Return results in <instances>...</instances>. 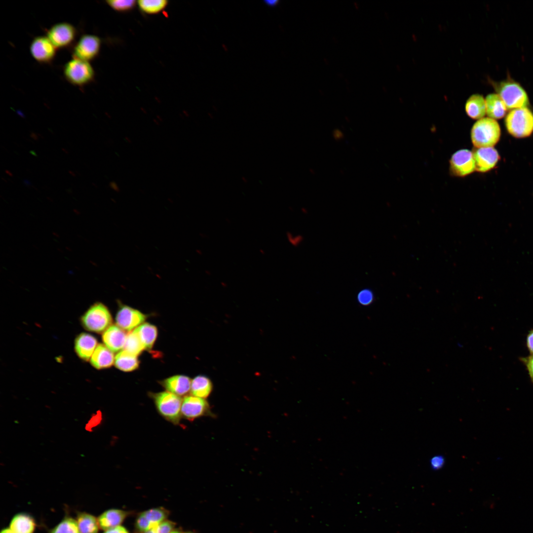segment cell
I'll return each mask as SVG.
<instances>
[{"label":"cell","mask_w":533,"mask_h":533,"mask_svg":"<svg viewBox=\"0 0 533 533\" xmlns=\"http://www.w3.org/2000/svg\"><path fill=\"white\" fill-rule=\"evenodd\" d=\"M500 128L498 123L490 117L478 120L471 130V139L476 148L493 147L499 141Z\"/></svg>","instance_id":"1"},{"label":"cell","mask_w":533,"mask_h":533,"mask_svg":"<svg viewBox=\"0 0 533 533\" xmlns=\"http://www.w3.org/2000/svg\"><path fill=\"white\" fill-rule=\"evenodd\" d=\"M156 409L164 419L174 424H179L181 419L183 400L177 395L168 391L150 393Z\"/></svg>","instance_id":"2"},{"label":"cell","mask_w":533,"mask_h":533,"mask_svg":"<svg viewBox=\"0 0 533 533\" xmlns=\"http://www.w3.org/2000/svg\"><path fill=\"white\" fill-rule=\"evenodd\" d=\"M506 129L512 136L523 138L533 132V113L527 108L512 110L505 119Z\"/></svg>","instance_id":"3"},{"label":"cell","mask_w":533,"mask_h":533,"mask_svg":"<svg viewBox=\"0 0 533 533\" xmlns=\"http://www.w3.org/2000/svg\"><path fill=\"white\" fill-rule=\"evenodd\" d=\"M63 72L68 82L79 87L90 84L95 76V70L89 62L73 57L65 64Z\"/></svg>","instance_id":"4"},{"label":"cell","mask_w":533,"mask_h":533,"mask_svg":"<svg viewBox=\"0 0 533 533\" xmlns=\"http://www.w3.org/2000/svg\"><path fill=\"white\" fill-rule=\"evenodd\" d=\"M112 321L109 310L101 303L91 305L81 318V324L86 330L97 333L104 332Z\"/></svg>","instance_id":"5"},{"label":"cell","mask_w":533,"mask_h":533,"mask_svg":"<svg viewBox=\"0 0 533 533\" xmlns=\"http://www.w3.org/2000/svg\"><path fill=\"white\" fill-rule=\"evenodd\" d=\"M495 87L507 110L527 108L529 105L527 94L519 83L504 81L496 84Z\"/></svg>","instance_id":"6"},{"label":"cell","mask_w":533,"mask_h":533,"mask_svg":"<svg viewBox=\"0 0 533 533\" xmlns=\"http://www.w3.org/2000/svg\"><path fill=\"white\" fill-rule=\"evenodd\" d=\"M77 31L72 24L59 22L52 25L45 31V36L57 49L66 48L75 44Z\"/></svg>","instance_id":"7"},{"label":"cell","mask_w":533,"mask_h":533,"mask_svg":"<svg viewBox=\"0 0 533 533\" xmlns=\"http://www.w3.org/2000/svg\"><path fill=\"white\" fill-rule=\"evenodd\" d=\"M101 38L92 34H83L72 48V57L90 62L99 55L101 47Z\"/></svg>","instance_id":"8"},{"label":"cell","mask_w":533,"mask_h":533,"mask_svg":"<svg viewBox=\"0 0 533 533\" xmlns=\"http://www.w3.org/2000/svg\"><path fill=\"white\" fill-rule=\"evenodd\" d=\"M57 50L45 35L35 37L29 46L33 58L42 64L51 63L55 58Z\"/></svg>","instance_id":"9"},{"label":"cell","mask_w":533,"mask_h":533,"mask_svg":"<svg viewBox=\"0 0 533 533\" xmlns=\"http://www.w3.org/2000/svg\"><path fill=\"white\" fill-rule=\"evenodd\" d=\"M450 164V171L456 176L464 177L476 170L473 152L467 149L460 150L455 152L451 158Z\"/></svg>","instance_id":"10"},{"label":"cell","mask_w":533,"mask_h":533,"mask_svg":"<svg viewBox=\"0 0 533 533\" xmlns=\"http://www.w3.org/2000/svg\"><path fill=\"white\" fill-rule=\"evenodd\" d=\"M209 405L203 398L194 396H187L184 398L181 407L182 416L189 420L208 415Z\"/></svg>","instance_id":"11"},{"label":"cell","mask_w":533,"mask_h":533,"mask_svg":"<svg viewBox=\"0 0 533 533\" xmlns=\"http://www.w3.org/2000/svg\"><path fill=\"white\" fill-rule=\"evenodd\" d=\"M146 316L140 311L127 305H122L115 317L117 325L125 331H131L141 325Z\"/></svg>","instance_id":"12"},{"label":"cell","mask_w":533,"mask_h":533,"mask_svg":"<svg viewBox=\"0 0 533 533\" xmlns=\"http://www.w3.org/2000/svg\"><path fill=\"white\" fill-rule=\"evenodd\" d=\"M472 152L476 170L479 172L491 170L500 159L497 151L493 147L476 148Z\"/></svg>","instance_id":"13"},{"label":"cell","mask_w":533,"mask_h":533,"mask_svg":"<svg viewBox=\"0 0 533 533\" xmlns=\"http://www.w3.org/2000/svg\"><path fill=\"white\" fill-rule=\"evenodd\" d=\"M127 335L117 325H111L103 334L104 344L113 352H117L124 347Z\"/></svg>","instance_id":"14"},{"label":"cell","mask_w":533,"mask_h":533,"mask_svg":"<svg viewBox=\"0 0 533 533\" xmlns=\"http://www.w3.org/2000/svg\"><path fill=\"white\" fill-rule=\"evenodd\" d=\"M97 339L92 335L82 333L75 339V349L78 356L84 361L90 359L97 346Z\"/></svg>","instance_id":"15"},{"label":"cell","mask_w":533,"mask_h":533,"mask_svg":"<svg viewBox=\"0 0 533 533\" xmlns=\"http://www.w3.org/2000/svg\"><path fill=\"white\" fill-rule=\"evenodd\" d=\"M191 381L184 375H176L162 381L161 385L168 392L178 396L187 394L190 391Z\"/></svg>","instance_id":"16"},{"label":"cell","mask_w":533,"mask_h":533,"mask_svg":"<svg viewBox=\"0 0 533 533\" xmlns=\"http://www.w3.org/2000/svg\"><path fill=\"white\" fill-rule=\"evenodd\" d=\"M113 352L109 349L105 344L97 345L90 361L91 365L97 369L109 368L114 362Z\"/></svg>","instance_id":"17"},{"label":"cell","mask_w":533,"mask_h":533,"mask_svg":"<svg viewBox=\"0 0 533 533\" xmlns=\"http://www.w3.org/2000/svg\"><path fill=\"white\" fill-rule=\"evenodd\" d=\"M486 114L488 117L498 119L503 117L507 109L500 97L495 93H491L485 99Z\"/></svg>","instance_id":"18"},{"label":"cell","mask_w":533,"mask_h":533,"mask_svg":"<svg viewBox=\"0 0 533 533\" xmlns=\"http://www.w3.org/2000/svg\"><path fill=\"white\" fill-rule=\"evenodd\" d=\"M465 109L471 118L479 120L484 118L486 114L485 99L481 95H472L466 101Z\"/></svg>","instance_id":"19"},{"label":"cell","mask_w":533,"mask_h":533,"mask_svg":"<svg viewBox=\"0 0 533 533\" xmlns=\"http://www.w3.org/2000/svg\"><path fill=\"white\" fill-rule=\"evenodd\" d=\"M126 511L118 509H110L101 515L98 520L102 529L108 530L119 526L126 517Z\"/></svg>","instance_id":"20"},{"label":"cell","mask_w":533,"mask_h":533,"mask_svg":"<svg viewBox=\"0 0 533 533\" xmlns=\"http://www.w3.org/2000/svg\"><path fill=\"white\" fill-rule=\"evenodd\" d=\"M133 330L138 335L145 349H151L157 336V328L154 325L146 323Z\"/></svg>","instance_id":"21"},{"label":"cell","mask_w":533,"mask_h":533,"mask_svg":"<svg viewBox=\"0 0 533 533\" xmlns=\"http://www.w3.org/2000/svg\"><path fill=\"white\" fill-rule=\"evenodd\" d=\"M212 388V382L205 376H198L191 381L190 392L193 396L205 399L210 394Z\"/></svg>","instance_id":"22"},{"label":"cell","mask_w":533,"mask_h":533,"mask_svg":"<svg viewBox=\"0 0 533 533\" xmlns=\"http://www.w3.org/2000/svg\"><path fill=\"white\" fill-rule=\"evenodd\" d=\"M114 363L117 368L124 372L135 370L138 368L139 365L137 356L125 350L119 351L116 354Z\"/></svg>","instance_id":"23"},{"label":"cell","mask_w":533,"mask_h":533,"mask_svg":"<svg viewBox=\"0 0 533 533\" xmlns=\"http://www.w3.org/2000/svg\"><path fill=\"white\" fill-rule=\"evenodd\" d=\"M35 527L32 518L25 514L16 515L10 525V529L15 533H33Z\"/></svg>","instance_id":"24"},{"label":"cell","mask_w":533,"mask_h":533,"mask_svg":"<svg viewBox=\"0 0 533 533\" xmlns=\"http://www.w3.org/2000/svg\"><path fill=\"white\" fill-rule=\"evenodd\" d=\"M76 522L79 533H97L98 521L92 515L87 513L80 514Z\"/></svg>","instance_id":"25"},{"label":"cell","mask_w":533,"mask_h":533,"mask_svg":"<svg viewBox=\"0 0 533 533\" xmlns=\"http://www.w3.org/2000/svg\"><path fill=\"white\" fill-rule=\"evenodd\" d=\"M124 350L135 356H138L145 349L137 333L133 330L126 337Z\"/></svg>","instance_id":"26"},{"label":"cell","mask_w":533,"mask_h":533,"mask_svg":"<svg viewBox=\"0 0 533 533\" xmlns=\"http://www.w3.org/2000/svg\"><path fill=\"white\" fill-rule=\"evenodd\" d=\"M141 513L150 524L152 528L164 521L168 515V512L163 508H153Z\"/></svg>","instance_id":"27"},{"label":"cell","mask_w":533,"mask_h":533,"mask_svg":"<svg viewBox=\"0 0 533 533\" xmlns=\"http://www.w3.org/2000/svg\"><path fill=\"white\" fill-rule=\"evenodd\" d=\"M165 0H140L138 3L140 9L148 14H154L163 10L167 5Z\"/></svg>","instance_id":"28"},{"label":"cell","mask_w":533,"mask_h":533,"mask_svg":"<svg viewBox=\"0 0 533 533\" xmlns=\"http://www.w3.org/2000/svg\"><path fill=\"white\" fill-rule=\"evenodd\" d=\"M50 533H79L77 522L72 518H66L56 526Z\"/></svg>","instance_id":"29"},{"label":"cell","mask_w":533,"mask_h":533,"mask_svg":"<svg viewBox=\"0 0 533 533\" xmlns=\"http://www.w3.org/2000/svg\"><path fill=\"white\" fill-rule=\"evenodd\" d=\"M106 2L110 7L118 11H125L132 9L136 2L133 0H109Z\"/></svg>","instance_id":"30"},{"label":"cell","mask_w":533,"mask_h":533,"mask_svg":"<svg viewBox=\"0 0 533 533\" xmlns=\"http://www.w3.org/2000/svg\"><path fill=\"white\" fill-rule=\"evenodd\" d=\"M357 301L363 306L369 305L375 301L374 293L370 288H363L358 293Z\"/></svg>","instance_id":"31"},{"label":"cell","mask_w":533,"mask_h":533,"mask_svg":"<svg viewBox=\"0 0 533 533\" xmlns=\"http://www.w3.org/2000/svg\"><path fill=\"white\" fill-rule=\"evenodd\" d=\"M102 420V415L100 411L98 410L93 413L85 423V430L88 432H92L100 424Z\"/></svg>","instance_id":"32"},{"label":"cell","mask_w":533,"mask_h":533,"mask_svg":"<svg viewBox=\"0 0 533 533\" xmlns=\"http://www.w3.org/2000/svg\"><path fill=\"white\" fill-rule=\"evenodd\" d=\"M175 524L169 521H164L155 527L157 533H171L173 532Z\"/></svg>","instance_id":"33"},{"label":"cell","mask_w":533,"mask_h":533,"mask_svg":"<svg viewBox=\"0 0 533 533\" xmlns=\"http://www.w3.org/2000/svg\"><path fill=\"white\" fill-rule=\"evenodd\" d=\"M522 361L525 365L530 379L533 382V354L522 358Z\"/></svg>","instance_id":"34"},{"label":"cell","mask_w":533,"mask_h":533,"mask_svg":"<svg viewBox=\"0 0 533 533\" xmlns=\"http://www.w3.org/2000/svg\"><path fill=\"white\" fill-rule=\"evenodd\" d=\"M444 462V458L442 456H435L430 459V466L433 469L438 470L442 467Z\"/></svg>","instance_id":"35"},{"label":"cell","mask_w":533,"mask_h":533,"mask_svg":"<svg viewBox=\"0 0 533 533\" xmlns=\"http://www.w3.org/2000/svg\"><path fill=\"white\" fill-rule=\"evenodd\" d=\"M527 348L531 354H533V329L530 331L526 338Z\"/></svg>","instance_id":"36"},{"label":"cell","mask_w":533,"mask_h":533,"mask_svg":"<svg viewBox=\"0 0 533 533\" xmlns=\"http://www.w3.org/2000/svg\"><path fill=\"white\" fill-rule=\"evenodd\" d=\"M104 533H128V532L123 527L118 526L106 531Z\"/></svg>","instance_id":"37"},{"label":"cell","mask_w":533,"mask_h":533,"mask_svg":"<svg viewBox=\"0 0 533 533\" xmlns=\"http://www.w3.org/2000/svg\"><path fill=\"white\" fill-rule=\"evenodd\" d=\"M286 237L288 241L293 245H297L300 240L299 237L293 236L290 232L286 233Z\"/></svg>","instance_id":"38"},{"label":"cell","mask_w":533,"mask_h":533,"mask_svg":"<svg viewBox=\"0 0 533 533\" xmlns=\"http://www.w3.org/2000/svg\"><path fill=\"white\" fill-rule=\"evenodd\" d=\"M109 187L116 192L120 191V188L118 184L115 181H111L109 184Z\"/></svg>","instance_id":"39"},{"label":"cell","mask_w":533,"mask_h":533,"mask_svg":"<svg viewBox=\"0 0 533 533\" xmlns=\"http://www.w3.org/2000/svg\"><path fill=\"white\" fill-rule=\"evenodd\" d=\"M278 2V0H266V1H265V2H266V4H268L269 5H271V6H274V5H276L277 3Z\"/></svg>","instance_id":"40"},{"label":"cell","mask_w":533,"mask_h":533,"mask_svg":"<svg viewBox=\"0 0 533 533\" xmlns=\"http://www.w3.org/2000/svg\"><path fill=\"white\" fill-rule=\"evenodd\" d=\"M30 137L35 140L38 141V134H36L34 132L31 131Z\"/></svg>","instance_id":"41"},{"label":"cell","mask_w":533,"mask_h":533,"mask_svg":"<svg viewBox=\"0 0 533 533\" xmlns=\"http://www.w3.org/2000/svg\"><path fill=\"white\" fill-rule=\"evenodd\" d=\"M140 533H157V531H156V528L155 527H154L153 528H152V529H150L149 530H148V531H145V532H141Z\"/></svg>","instance_id":"42"},{"label":"cell","mask_w":533,"mask_h":533,"mask_svg":"<svg viewBox=\"0 0 533 533\" xmlns=\"http://www.w3.org/2000/svg\"><path fill=\"white\" fill-rule=\"evenodd\" d=\"M1 533H15L10 529H6L2 530Z\"/></svg>","instance_id":"43"},{"label":"cell","mask_w":533,"mask_h":533,"mask_svg":"<svg viewBox=\"0 0 533 533\" xmlns=\"http://www.w3.org/2000/svg\"><path fill=\"white\" fill-rule=\"evenodd\" d=\"M23 184L26 186H32L31 183L27 180H24L23 181Z\"/></svg>","instance_id":"44"},{"label":"cell","mask_w":533,"mask_h":533,"mask_svg":"<svg viewBox=\"0 0 533 533\" xmlns=\"http://www.w3.org/2000/svg\"><path fill=\"white\" fill-rule=\"evenodd\" d=\"M124 139L128 143H132V140L131 139V138H130L128 136H125L124 137Z\"/></svg>","instance_id":"45"},{"label":"cell","mask_w":533,"mask_h":533,"mask_svg":"<svg viewBox=\"0 0 533 533\" xmlns=\"http://www.w3.org/2000/svg\"><path fill=\"white\" fill-rule=\"evenodd\" d=\"M153 123H154V124H155L156 125H157V126H159V125H160V122H159V121H158V120L157 119H154L153 120Z\"/></svg>","instance_id":"46"},{"label":"cell","mask_w":533,"mask_h":533,"mask_svg":"<svg viewBox=\"0 0 533 533\" xmlns=\"http://www.w3.org/2000/svg\"><path fill=\"white\" fill-rule=\"evenodd\" d=\"M5 173H6V174H7V175H8L9 176H11V177H12V176H13V174H12V173L11 172H10V171H9V170H5Z\"/></svg>","instance_id":"47"},{"label":"cell","mask_w":533,"mask_h":533,"mask_svg":"<svg viewBox=\"0 0 533 533\" xmlns=\"http://www.w3.org/2000/svg\"><path fill=\"white\" fill-rule=\"evenodd\" d=\"M29 152L31 154H32L33 155L35 156H37V154L36 152L34 151L31 150V151H30Z\"/></svg>","instance_id":"48"},{"label":"cell","mask_w":533,"mask_h":533,"mask_svg":"<svg viewBox=\"0 0 533 533\" xmlns=\"http://www.w3.org/2000/svg\"><path fill=\"white\" fill-rule=\"evenodd\" d=\"M17 114L22 118H25V115L21 112L18 111Z\"/></svg>","instance_id":"49"},{"label":"cell","mask_w":533,"mask_h":533,"mask_svg":"<svg viewBox=\"0 0 533 533\" xmlns=\"http://www.w3.org/2000/svg\"><path fill=\"white\" fill-rule=\"evenodd\" d=\"M69 173H70V174H71V175H72V176H74V177H76V173H74V172L73 171H71V170H69Z\"/></svg>","instance_id":"50"},{"label":"cell","mask_w":533,"mask_h":533,"mask_svg":"<svg viewBox=\"0 0 533 533\" xmlns=\"http://www.w3.org/2000/svg\"><path fill=\"white\" fill-rule=\"evenodd\" d=\"M156 118H157V120H158V121H159V122H163V119H162V118H161V117L160 116H158H158H157Z\"/></svg>","instance_id":"51"},{"label":"cell","mask_w":533,"mask_h":533,"mask_svg":"<svg viewBox=\"0 0 533 533\" xmlns=\"http://www.w3.org/2000/svg\"><path fill=\"white\" fill-rule=\"evenodd\" d=\"M62 151H63V152H65V153H66V154H68V153H69V152H68V151H67V150L66 149H64V148H62Z\"/></svg>","instance_id":"52"},{"label":"cell","mask_w":533,"mask_h":533,"mask_svg":"<svg viewBox=\"0 0 533 533\" xmlns=\"http://www.w3.org/2000/svg\"><path fill=\"white\" fill-rule=\"evenodd\" d=\"M171 533H180L178 531H174L172 532Z\"/></svg>","instance_id":"53"},{"label":"cell","mask_w":533,"mask_h":533,"mask_svg":"<svg viewBox=\"0 0 533 533\" xmlns=\"http://www.w3.org/2000/svg\"><path fill=\"white\" fill-rule=\"evenodd\" d=\"M92 185H93V186H94V187H95L96 188H97V187H98V186H97V185H96V184H94V183H92Z\"/></svg>","instance_id":"54"},{"label":"cell","mask_w":533,"mask_h":533,"mask_svg":"<svg viewBox=\"0 0 533 533\" xmlns=\"http://www.w3.org/2000/svg\"><path fill=\"white\" fill-rule=\"evenodd\" d=\"M190 533V532H189V533Z\"/></svg>","instance_id":"55"}]
</instances>
